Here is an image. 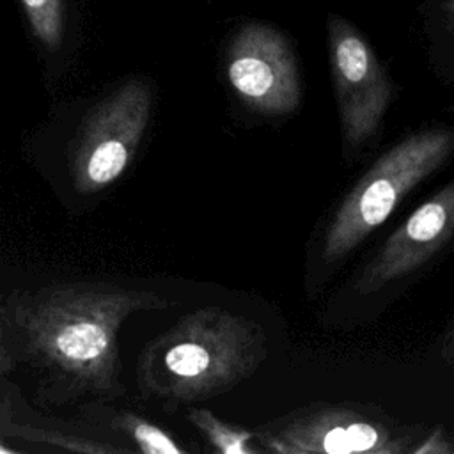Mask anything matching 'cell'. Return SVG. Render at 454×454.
<instances>
[{
	"instance_id": "6da1fadb",
	"label": "cell",
	"mask_w": 454,
	"mask_h": 454,
	"mask_svg": "<svg viewBox=\"0 0 454 454\" xmlns=\"http://www.w3.org/2000/svg\"><path fill=\"white\" fill-rule=\"evenodd\" d=\"M18 367L41 406L114 403L126 395L119 333L128 317L170 301L106 280L51 282L7 294Z\"/></svg>"
},
{
	"instance_id": "8992f818",
	"label": "cell",
	"mask_w": 454,
	"mask_h": 454,
	"mask_svg": "<svg viewBox=\"0 0 454 454\" xmlns=\"http://www.w3.org/2000/svg\"><path fill=\"white\" fill-rule=\"evenodd\" d=\"M326 30L342 153L348 158L380 131L394 85L371 44L348 20L330 12Z\"/></svg>"
},
{
	"instance_id": "3957f363",
	"label": "cell",
	"mask_w": 454,
	"mask_h": 454,
	"mask_svg": "<svg viewBox=\"0 0 454 454\" xmlns=\"http://www.w3.org/2000/svg\"><path fill=\"white\" fill-rule=\"evenodd\" d=\"M454 156V128L415 131L385 151L355 183L326 225L321 259L335 264L381 227L401 200Z\"/></svg>"
},
{
	"instance_id": "30bf717a",
	"label": "cell",
	"mask_w": 454,
	"mask_h": 454,
	"mask_svg": "<svg viewBox=\"0 0 454 454\" xmlns=\"http://www.w3.org/2000/svg\"><path fill=\"white\" fill-rule=\"evenodd\" d=\"M80 415L103 429L126 452L186 454L170 433L137 411L114 408L112 403H85L80 406Z\"/></svg>"
},
{
	"instance_id": "52a82bcc",
	"label": "cell",
	"mask_w": 454,
	"mask_h": 454,
	"mask_svg": "<svg viewBox=\"0 0 454 454\" xmlns=\"http://www.w3.org/2000/svg\"><path fill=\"white\" fill-rule=\"evenodd\" d=\"M227 80L239 101L261 115L293 114L301 101L289 41L266 23H245L227 48Z\"/></svg>"
},
{
	"instance_id": "8fae6325",
	"label": "cell",
	"mask_w": 454,
	"mask_h": 454,
	"mask_svg": "<svg viewBox=\"0 0 454 454\" xmlns=\"http://www.w3.org/2000/svg\"><path fill=\"white\" fill-rule=\"evenodd\" d=\"M30 34L50 55L60 53L69 32V0H20Z\"/></svg>"
},
{
	"instance_id": "9c48e42d",
	"label": "cell",
	"mask_w": 454,
	"mask_h": 454,
	"mask_svg": "<svg viewBox=\"0 0 454 454\" xmlns=\"http://www.w3.org/2000/svg\"><path fill=\"white\" fill-rule=\"evenodd\" d=\"M0 434L18 442L69 452L124 454L103 429L78 415L74 420L50 417L27 404L18 387H0Z\"/></svg>"
},
{
	"instance_id": "9a60e30c",
	"label": "cell",
	"mask_w": 454,
	"mask_h": 454,
	"mask_svg": "<svg viewBox=\"0 0 454 454\" xmlns=\"http://www.w3.org/2000/svg\"><path fill=\"white\" fill-rule=\"evenodd\" d=\"M442 358L449 364L454 365V328L445 335L443 344H442Z\"/></svg>"
},
{
	"instance_id": "5b68a950",
	"label": "cell",
	"mask_w": 454,
	"mask_h": 454,
	"mask_svg": "<svg viewBox=\"0 0 454 454\" xmlns=\"http://www.w3.org/2000/svg\"><path fill=\"white\" fill-rule=\"evenodd\" d=\"M422 433L372 408L317 403L261 426L255 438L278 454H403Z\"/></svg>"
},
{
	"instance_id": "7c38bea8",
	"label": "cell",
	"mask_w": 454,
	"mask_h": 454,
	"mask_svg": "<svg viewBox=\"0 0 454 454\" xmlns=\"http://www.w3.org/2000/svg\"><path fill=\"white\" fill-rule=\"evenodd\" d=\"M190 424L204 436L215 452L222 454H255L252 447L255 433L218 419L207 408H190L186 413Z\"/></svg>"
},
{
	"instance_id": "4fadbf2b",
	"label": "cell",
	"mask_w": 454,
	"mask_h": 454,
	"mask_svg": "<svg viewBox=\"0 0 454 454\" xmlns=\"http://www.w3.org/2000/svg\"><path fill=\"white\" fill-rule=\"evenodd\" d=\"M18 367L14 353L12 319L9 310V300L5 293H0V387L7 381L9 372Z\"/></svg>"
},
{
	"instance_id": "5bb4252c",
	"label": "cell",
	"mask_w": 454,
	"mask_h": 454,
	"mask_svg": "<svg viewBox=\"0 0 454 454\" xmlns=\"http://www.w3.org/2000/svg\"><path fill=\"white\" fill-rule=\"evenodd\" d=\"M450 450L449 440L445 438L442 426H438L427 436H422L420 443H415L411 454H445Z\"/></svg>"
},
{
	"instance_id": "7a4b0ae2",
	"label": "cell",
	"mask_w": 454,
	"mask_h": 454,
	"mask_svg": "<svg viewBox=\"0 0 454 454\" xmlns=\"http://www.w3.org/2000/svg\"><path fill=\"white\" fill-rule=\"evenodd\" d=\"M268 349L261 323L222 307L195 309L142 348L135 383L144 399L167 406L211 399L250 378Z\"/></svg>"
},
{
	"instance_id": "2e32d148",
	"label": "cell",
	"mask_w": 454,
	"mask_h": 454,
	"mask_svg": "<svg viewBox=\"0 0 454 454\" xmlns=\"http://www.w3.org/2000/svg\"><path fill=\"white\" fill-rule=\"evenodd\" d=\"M447 11H449L450 20H452V23H454V0H449V4H447Z\"/></svg>"
},
{
	"instance_id": "ba28073f",
	"label": "cell",
	"mask_w": 454,
	"mask_h": 454,
	"mask_svg": "<svg viewBox=\"0 0 454 454\" xmlns=\"http://www.w3.org/2000/svg\"><path fill=\"white\" fill-rule=\"evenodd\" d=\"M454 238V179L420 204L395 229L355 282L362 293H374L433 259Z\"/></svg>"
},
{
	"instance_id": "277c9868",
	"label": "cell",
	"mask_w": 454,
	"mask_h": 454,
	"mask_svg": "<svg viewBox=\"0 0 454 454\" xmlns=\"http://www.w3.org/2000/svg\"><path fill=\"white\" fill-rule=\"evenodd\" d=\"M154 87L129 76L103 94L80 119L69 142L67 170L80 195H94L117 183L133 163L149 129Z\"/></svg>"
}]
</instances>
